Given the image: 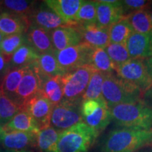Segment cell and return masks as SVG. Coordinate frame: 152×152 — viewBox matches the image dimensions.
Here are the masks:
<instances>
[{"label":"cell","mask_w":152,"mask_h":152,"mask_svg":"<svg viewBox=\"0 0 152 152\" xmlns=\"http://www.w3.org/2000/svg\"><path fill=\"white\" fill-rule=\"evenodd\" d=\"M80 122L83 121L80 102L63 100L53 108L50 125L56 130L62 132Z\"/></svg>","instance_id":"ba28073f"},{"label":"cell","mask_w":152,"mask_h":152,"mask_svg":"<svg viewBox=\"0 0 152 152\" xmlns=\"http://www.w3.org/2000/svg\"><path fill=\"white\" fill-rule=\"evenodd\" d=\"M95 69L87 65L68 72L61 76L64 87V99L71 102L82 103V98L86 90Z\"/></svg>","instance_id":"5b68a950"},{"label":"cell","mask_w":152,"mask_h":152,"mask_svg":"<svg viewBox=\"0 0 152 152\" xmlns=\"http://www.w3.org/2000/svg\"><path fill=\"white\" fill-rule=\"evenodd\" d=\"M30 25L29 18L2 11L0 14V33L6 37L27 33Z\"/></svg>","instance_id":"d6986e66"},{"label":"cell","mask_w":152,"mask_h":152,"mask_svg":"<svg viewBox=\"0 0 152 152\" xmlns=\"http://www.w3.org/2000/svg\"><path fill=\"white\" fill-rule=\"evenodd\" d=\"M41 87V77L33 65H30L17 89L15 102L23 109L28 101L40 92Z\"/></svg>","instance_id":"30bf717a"},{"label":"cell","mask_w":152,"mask_h":152,"mask_svg":"<svg viewBox=\"0 0 152 152\" xmlns=\"http://www.w3.org/2000/svg\"><path fill=\"white\" fill-rule=\"evenodd\" d=\"M152 4L151 1L146 0H123L121 1V6L125 16L131 13L143 9H148Z\"/></svg>","instance_id":"d590c367"},{"label":"cell","mask_w":152,"mask_h":152,"mask_svg":"<svg viewBox=\"0 0 152 152\" xmlns=\"http://www.w3.org/2000/svg\"><path fill=\"white\" fill-rule=\"evenodd\" d=\"M27 44L35 49L38 54L52 52L54 50L50 32L31 25L26 35Z\"/></svg>","instance_id":"ffe728a7"},{"label":"cell","mask_w":152,"mask_h":152,"mask_svg":"<svg viewBox=\"0 0 152 152\" xmlns=\"http://www.w3.org/2000/svg\"><path fill=\"white\" fill-rule=\"evenodd\" d=\"M125 17L134 32L152 35V23L148 9L134 11Z\"/></svg>","instance_id":"d4e9b609"},{"label":"cell","mask_w":152,"mask_h":152,"mask_svg":"<svg viewBox=\"0 0 152 152\" xmlns=\"http://www.w3.org/2000/svg\"><path fill=\"white\" fill-rule=\"evenodd\" d=\"M54 51L39 55L37 61L32 64L41 78L64 75L65 74L57 61Z\"/></svg>","instance_id":"44dd1931"},{"label":"cell","mask_w":152,"mask_h":152,"mask_svg":"<svg viewBox=\"0 0 152 152\" xmlns=\"http://www.w3.org/2000/svg\"><path fill=\"white\" fill-rule=\"evenodd\" d=\"M0 11H1V1H0Z\"/></svg>","instance_id":"ee69618b"},{"label":"cell","mask_w":152,"mask_h":152,"mask_svg":"<svg viewBox=\"0 0 152 152\" xmlns=\"http://www.w3.org/2000/svg\"><path fill=\"white\" fill-rule=\"evenodd\" d=\"M10 62L6 59L2 53L0 52V86L5 76L10 71Z\"/></svg>","instance_id":"8d00e7d4"},{"label":"cell","mask_w":152,"mask_h":152,"mask_svg":"<svg viewBox=\"0 0 152 152\" xmlns=\"http://www.w3.org/2000/svg\"><path fill=\"white\" fill-rule=\"evenodd\" d=\"M144 64H145L146 68H147V70L148 71V73L151 78L152 79V56L149 57V58H145V59H143Z\"/></svg>","instance_id":"f35d334b"},{"label":"cell","mask_w":152,"mask_h":152,"mask_svg":"<svg viewBox=\"0 0 152 152\" xmlns=\"http://www.w3.org/2000/svg\"><path fill=\"white\" fill-rule=\"evenodd\" d=\"M115 73L125 80L134 85L144 92L152 85L143 59L131 58L122 65L115 68Z\"/></svg>","instance_id":"9c48e42d"},{"label":"cell","mask_w":152,"mask_h":152,"mask_svg":"<svg viewBox=\"0 0 152 152\" xmlns=\"http://www.w3.org/2000/svg\"><path fill=\"white\" fill-rule=\"evenodd\" d=\"M110 111L112 120L119 126L152 131V109L142 101L119 104Z\"/></svg>","instance_id":"7a4b0ae2"},{"label":"cell","mask_w":152,"mask_h":152,"mask_svg":"<svg viewBox=\"0 0 152 152\" xmlns=\"http://www.w3.org/2000/svg\"><path fill=\"white\" fill-rule=\"evenodd\" d=\"M37 133L33 132H5L1 136L0 144L6 150L26 151L36 147Z\"/></svg>","instance_id":"4fadbf2b"},{"label":"cell","mask_w":152,"mask_h":152,"mask_svg":"<svg viewBox=\"0 0 152 152\" xmlns=\"http://www.w3.org/2000/svg\"><path fill=\"white\" fill-rule=\"evenodd\" d=\"M77 26L96 24V1H83L75 18Z\"/></svg>","instance_id":"1f68e13d"},{"label":"cell","mask_w":152,"mask_h":152,"mask_svg":"<svg viewBox=\"0 0 152 152\" xmlns=\"http://www.w3.org/2000/svg\"><path fill=\"white\" fill-rule=\"evenodd\" d=\"M105 50L115 68L131 59L126 45H125L110 42L105 48Z\"/></svg>","instance_id":"e575fe53"},{"label":"cell","mask_w":152,"mask_h":152,"mask_svg":"<svg viewBox=\"0 0 152 152\" xmlns=\"http://www.w3.org/2000/svg\"><path fill=\"white\" fill-rule=\"evenodd\" d=\"M0 152H33V151H30V150H26V151H13V150L4 149V150H1V151Z\"/></svg>","instance_id":"ab89813d"},{"label":"cell","mask_w":152,"mask_h":152,"mask_svg":"<svg viewBox=\"0 0 152 152\" xmlns=\"http://www.w3.org/2000/svg\"><path fill=\"white\" fill-rule=\"evenodd\" d=\"M94 48L84 42L61 51L54 50V54L61 68L65 74L84 66H90Z\"/></svg>","instance_id":"52a82bcc"},{"label":"cell","mask_w":152,"mask_h":152,"mask_svg":"<svg viewBox=\"0 0 152 152\" xmlns=\"http://www.w3.org/2000/svg\"><path fill=\"white\" fill-rule=\"evenodd\" d=\"M0 151H1V149H0Z\"/></svg>","instance_id":"bcb514c9"},{"label":"cell","mask_w":152,"mask_h":152,"mask_svg":"<svg viewBox=\"0 0 152 152\" xmlns=\"http://www.w3.org/2000/svg\"><path fill=\"white\" fill-rule=\"evenodd\" d=\"M125 45L131 58L145 59L152 56V35L133 32Z\"/></svg>","instance_id":"9a60e30c"},{"label":"cell","mask_w":152,"mask_h":152,"mask_svg":"<svg viewBox=\"0 0 152 152\" xmlns=\"http://www.w3.org/2000/svg\"><path fill=\"white\" fill-rule=\"evenodd\" d=\"M54 105L39 93L25 104L22 109L29 113L39 130L51 126V115Z\"/></svg>","instance_id":"8fae6325"},{"label":"cell","mask_w":152,"mask_h":152,"mask_svg":"<svg viewBox=\"0 0 152 152\" xmlns=\"http://www.w3.org/2000/svg\"><path fill=\"white\" fill-rule=\"evenodd\" d=\"M81 115L83 122L99 133L112 121L111 111L104 99L83 101Z\"/></svg>","instance_id":"8992f818"},{"label":"cell","mask_w":152,"mask_h":152,"mask_svg":"<svg viewBox=\"0 0 152 152\" xmlns=\"http://www.w3.org/2000/svg\"><path fill=\"white\" fill-rule=\"evenodd\" d=\"M28 68L29 66L11 69L5 76L0 86V90L14 102L17 89Z\"/></svg>","instance_id":"cb8c5ba5"},{"label":"cell","mask_w":152,"mask_h":152,"mask_svg":"<svg viewBox=\"0 0 152 152\" xmlns=\"http://www.w3.org/2000/svg\"><path fill=\"white\" fill-rule=\"evenodd\" d=\"M5 132L18 131V132H38L37 125L27 111L21 109L9 122L3 127Z\"/></svg>","instance_id":"603a6c76"},{"label":"cell","mask_w":152,"mask_h":152,"mask_svg":"<svg viewBox=\"0 0 152 152\" xmlns=\"http://www.w3.org/2000/svg\"><path fill=\"white\" fill-rule=\"evenodd\" d=\"M54 49L61 51L83 42L80 33L76 26H64L50 32Z\"/></svg>","instance_id":"2e32d148"},{"label":"cell","mask_w":152,"mask_h":152,"mask_svg":"<svg viewBox=\"0 0 152 152\" xmlns=\"http://www.w3.org/2000/svg\"><path fill=\"white\" fill-rule=\"evenodd\" d=\"M90 66L94 68L95 71L104 74L115 73V66L106 53L105 49H94L91 57Z\"/></svg>","instance_id":"f546056e"},{"label":"cell","mask_w":152,"mask_h":152,"mask_svg":"<svg viewBox=\"0 0 152 152\" xmlns=\"http://www.w3.org/2000/svg\"><path fill=\"white\" fill-rule=\"evenodd\" d=\"M152 144V131L120 126L112 130L99 152H135Z\"/></svg>","instance_id":"6da1fadb"},{"label":"cell","mask_w":152,"mask_h":152,"mask_svg":"<svg viewBox=\"0 0 152 152\" xmlns=\"http://www.w3.org/2000/svg\"><path fill=\"white\" fill-rule=\"evenodd\" d=\"M45 3L68 26H77L75 18L82 0H47Z\"/></svg>","instance_id":"5bb4252c"},{"label":"cell","mask_w":152,"mask_h":152,"mask_svg":"<svg viewBox=\"0 0 152 152\" xmlns=\"http://www.w3.org/2000/svg\"><path fill=\"white\" fill-rule=\"evenodd\" d=\"M22 108L0 90V125L4 127Z\"/></svg>","instance_id":"4dcf8cb0"},{"label":"cell","mask_w":152,"mask_h":152,"mask_svg":"<svg viewBox=\"0 0 152 152\" xmlns=\"http://www.w3.org/2000/svg\"><path fill=\"white\" fill-rule=\"evenodd\" d=\"M106 75L102 72L94 71L83 94L82 102L89 99H104L102 95V87Z\"/></svg>","instance_id":"836d02e7"},{"label":"cell","mask_w":152,"mask_h":152,"mask_svg":"<svg viewBox=\"0 0 152 152\" xmlns=\"http://www.w3.org/2000/svg\"><path fill=\"white\" fill-rule=\"evenodd\" d=\"M4 37V35H2V34L0 33V45H1V42H2Z\"/></svg>","instance_id":"7bdbcfd3"},{"label":"cell","mask_w":152,"mask_h":152,"mask_svg":"<svg viewBox=\"0 0 152 152\" xmlns=\"http://www.w3.org/2000/svg\"><path fill=\"white\" fill-rule=\"evenodd\" d=\"M148 11H149L150 19H151V21L152 23V7H149V8L148 9Z\"/></svg>","instance_id":"60d3db41"},{"label":"cell","mask_w":152,"mask_h":152,"mask_svg":"<svg viewBox=\"0 0 152 152\" xmlns=\"http://www.w3.org/2000/svg\"><path fill=\"white\" fill-rule=\"evenodd\" d=\"M61 132L49 126L37 133L36 148L41 152H53Z\"/></svg>","instance_id":"4316f807"},{"label":"cell","mask_w":152,"mask_h":152,"mask_svg":"<svg viewBox=\"0 0 152 152\" xmlns=\"http://www.w3.org/2000/svg\"><path fill=\"white\" fill-rule=\"evenodd\" d=\"M111 43L126 45L133 30L125 17L112 25L108 28Z\"/></svg>","instance_id":"83f0119b"},{"label":"cell","mask_w":152,"mask_h":152,"mask_svg":"<svg viewBox=\"0 0 152 152\" xmlns=\"http://www.w3.org/2000/svg\"><path fill=\"white\" fill-rule=\"evenodd\" d=\"M62 75L42 78L40 94L54 106L64 99V87L61 81Z\"/></svg>","instance_id":"7402d4cb"},{"label":"cell","mask_w":152,"mask_h":152,"mask_svg":"<svg viewBox=\"0 0 152 152\" xmlns=\"http://www.w3.org/2000/svg\"><path fill=\"white\" fill-rule=\"evenodd\" d=\"M142 91L118 77L115 73L106 74L102 87V95L109 109L123 104L142 101Z\"/></svg>","instance_id":"3957f363"},{"label":"cell","mask_w":152,"mask_h":152,"mask_svg":"<svg viewBox=\"0 0 152 152\" xmlns=\"http://www.w3.org/2000/svg\"><path fill=\"white\" fill-rule=\"evenodd\" d=\"M39 54L28 44L20 47L14 53L10 61V68L28 67L36 61ZM10 69V70H11Z\"/></svg>","instance_id":"484cf974"},{"label":"cell","mask_w":152,"mask_h":152,"mask_svg":"<svg viewBox=\"0 0 152 152\" xmlns=\"http://www.w3.org/2000/svg\"><path fill=\"white\" fill-rule=\"evenodd\" d=\"M144 152H152V151H144Z\"/></svg>","instance_id":"f6af8a7d"},{"label":"cell","mask_w":152,"mask_h":152,"mask_svg":"<svg viewBox=\"0 0 152 152\" xmlns=\"http://www.w3.org/2000/svg\"><path fill=\"white\" fill-rule=\"evenodd\" d=\"M35 1L26 0H5L1 1V11L29 18L35 11Z\"/></svg>","instance_id":"f1b7e54d"},{"label":"cell","mask_w":152,"mask_h":152,"mask_svg":"<svg viewBox=\"0 0 152 152\" xmlns=\"http://www.w3.org/2000/svg\"><path fill=\"white\" fill-rule=\"evenodd\" d=\"M26 44H27V39L24 34L6 36L0 45V52L2 53L6 59L10 62L14 53Z\"/></svg>","instance_id":"d6a6232c"},{"label":"cell","mask_w":152,"mask_h":152,"mask_svg":"<svg viewBox=\"0 0 152 152\" xmlns=\"http://www.w3.org/2000/svg\"><path fill=\"white\" fill-rule=\"evenodd\" d=\"M96 2V25L108 29L110 26L124 18L121 1L100 0Z\"/></svg>","instance_id":"7c38bea8"},{"label":"cell","mask_w":152,"mask_h":152,"mask_svg":"<svg viewBox=\"0 0 152 152\" xmlns=\"http://www.w3.org/2000/svg\"><path fill=\"white\" fill-rule=\"evenodd\" d=\"M99 134L96 130L80 122L60 133L53 152H87Z\"/></svg>","instance_id":"277c9868"},{"label":"cell","mask_w":152,"mask_h":152,"mask_svg":"<svg viewBox=\"0 0 152 152\" xmlns=\"http://www.w3.org/2000/svg\"><path fill=\"white\" fill-rule=\"evenodd\" d=\"M3 133H4L3 127H1V125H0V142H1V136H2Z\"/></svg>","instance_id":"b9f144b4"},{"label":"cell","mask_w":152,"mask_h":152,"mask_svg":"<svg viewBox=\"0 0 152 152\" xmlns=\"http://www.w3.org/2000/svg\"><path fill=\"white\" fill-rule=\"evenodd\" d=\"M80 33L83 42L92 48L105 49L110 43L108 29L99 27L96 24L76 26Z\"/></svg>","instance_id":"ac0fdd59"},{"label":"cell","mask_w":152,"mask_h":152,"mask_svg":"<svg viewBox=\"0 0 152 152\" xmlns=\"http://www.w3.org/2000/svg\"><path fill=\"white\" fill-rule=\"evenodd\" d=\"M30 25L43 28L49 32H52L56 28L68 26L59 16L47 7H41L39 9H35L29 16Z\"/></svg>","instance_id":"e0dca14e"},{"label":"cell","mask_w":152,"mask_h":152,"mask_svg":"<svg viewBox=\"0 0 152 152\" xmlns=\"http://www.w3.org/2000/svg\"><path fill=\"white\" fill-rule=\"evenodd\" d=\"M142 101L144 104L152 109V85L143 92Z\"/></svg>","instance_id":"74e56055"}]
</instances>
